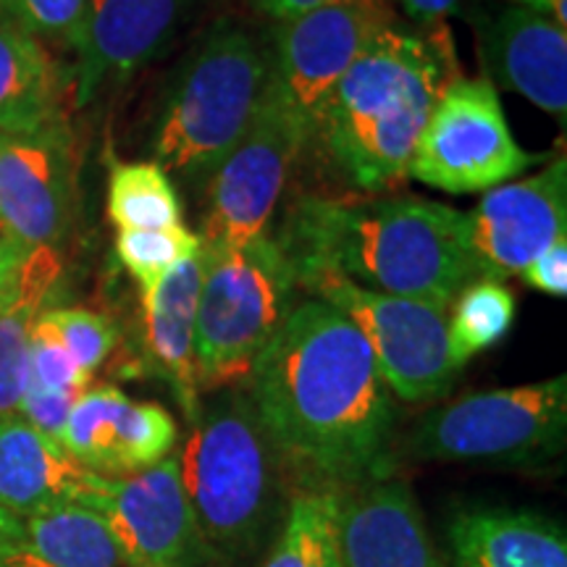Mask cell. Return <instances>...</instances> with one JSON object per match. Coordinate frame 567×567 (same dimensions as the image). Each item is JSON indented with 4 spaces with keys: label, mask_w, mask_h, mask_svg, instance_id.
Wrapping results in <instances>:
<instances>
[{
    "label": "cell",
    "mask_w": 567,
    "mask_h": 567,
    "mask_svg": "<svg viewBox=\"0 0 567 567\" xmlns=\"http://www.w3.org/2000/svg\"><path fill=\"white\" fill-rule=\"evenodd\" d=\"M250 402L281 463L316 486L368 481L394 434V396L350 318L297 300L252 365Z\"/></svg>",
    "instance_id": "cell-1"
},
{
    "label": "cell",
    "mask_w": 567,
    "mask_h": 567,
    "mask_svg": "<svg viewBox=\"0 0 567 567\" xmlns=\"http://www.w3.org/2000/svg\"><path fill=\"white\" fill-rule=\"evenodd\" d=\"M295 284L337 274L373 292L450 310L476 279L463 210L417 195H302L274 234Z\"/></svg>",
    "instance_id": "cell-2"
},
{
    "label": "cell",
    "mask_w": 567,
    "mask_h": 567,
    "mask_svg": "<svg viewBox=\"0 0 567 567\" xmlns=\"http://www.w3.org/2000/svg\"><path fill=\"white\" fill-rule=\"evenodd\" d=\"M457 80L463 76L446 24L408 27L392 19L331 92L310 145L347 187L386 195L410 179L423 126Z\"/></svg>",
    "instance_id": "cell-3"
},
{
    "label": "cell",
    "mask_w": 567,
    "mask_h": 567,
    "mask_svg": "<svg viewBox=\"0 0 567 567\" xmlns=\"http://www.w3.org/2000/svg\"><path fill=\"white\" fill-rule=\"evenodd\" d=\"M268 51L245 24L213 21L189 48L153 122V163L205 189L250 130L266 95Z\"/></svg>",
    "instance_id": "cell-4"
},
{
    "label": "cell",
    "mask_w": 567,
    "mask_h": 567,
    "mask_svg": "<svg viewBox=\"0 0 567 567\" xmlns=\"http://www.w3.org/2000/svg\"><path fill=\"white\" fill-rule=\"evenodd\" d=\"M279 465L250 394L229 389L200 410L179 452L197 544L221 559L250 555L274 515Z\"/></svg>",
    "instance_id": "cell-5"
},
{
    "label": "cell",
    "mask_w": 567,
    "mask_h": 567,
    "mask_svg": "<svg viewBox=\"0 0 567 567\" xmlns=\"http://www.w3.org/2000/svg\"><path fill=\"white\" fill-rule=\"evenodd\" d=\"M297 302V284L271 231L231 250H205L195 318V371L203 392L247 384Z\"/></svg>",
    "instance_id": "cell-6"
},
{
    "label": "cell",
    "mask_w": 567,
    "mask_h": 567,
    "mask_svg": "<svg viewBox=\"0 0 567 567\" xmlns=\"http://www.w3.org/2000/svg\"><path fill=\"white\" fill-rule=\"evenodd\" d=\"M567 375L488 389L431 410L415 425L410 450L434 463L542 465L563 455Z\"/></svg>",
    "instance_id": "cell-7"
},
{
    "label": "cell",
    "mask_w": 567,
    "mask_h": 567,
    "mask_svg": "<svg viewBox=\"0 0 567 567\" xmlns=\"http://www.w3.org/2000/svg\"><path fill=\"white\" fill-rule=\"evenodd\" d=\"M297 289L350 318L396 400L429 402L455 384L460 368L450 352L446 308L373 292L337 274H310L297 281Z\"/></svg>",
    "instance_id": "cell-8"
},
{
    "label": "cell",
    "mask_w": 567,
    "mask_h": 567,
    "mask_svg": "<svg viewBox=\"0 0 567 567\" xmlns=\"http://www.w3.org/2000/svg\"><path fill=\"white\" fill-rule=\"evenodd\" d=\"M549 158L515 140L492 82L457 80L423 126L410 176L439 193L473 195L513 182Z\"/></svg>",
    "instance_id": "cell-9"
},
{
    "label": "cell",
    "mask_w": 567,
    "mask_h": 567,
    "mask_svg": "<svg viewBox=\"0 0 567 567\" xmlns=\"http://www.w3.org/2000/svg\"><path fill=\"white\" fill-rule=\"evenodd\" d=\"M392 19L389 0H334L302 17L276 21L266 48V95L292 118L308 145L331 92Z\"/></svg>",
    "instance_id": "cell-10"
},
{
    "label": "cell",
    "mask_w": 567,
    "mask_h": 567,
    "mask_svg": "<svg viewBox=\"0 0 567 567\" xmlns=\"http://www.w3.org/2000/svg\"><path fill=\"white\" fill-rule=\"evenodd\" d=\"M308 137L264 95L258 116L239 145L205 184L200 243L205 250H231L271 229L289 176L308 151Z\"/></svg>",
    "instance_id": "cell-11"
},
{
    "label": "cell",
    "mask_w": 567,
    "mask_h": 567,
    "mask_svg": "<svg viewBox=\"0 0 567 567\" xmlns=\"http://www.w3.org/2000/svg\"><path fill=\"white\" fill-rule=\"evenodd\" d=\"M463 239L476 279L507 281L542 252L567 239V161L520 182L488 189L473 210H463Z\"/></svg>",
    "instance_id": "cell-12"
},
{
    "label": "cell",
    "mask_w": 567,
    "mask_h": 567,
    "mask_svg": "<svg viewBox=\"0 0 567 567\" xmlns=\"http://www.w3.org/2000/svg\"><path fill=\"white\" fill-rule=\"evenodd\" d=\"M76 502L101 515L126 567H182L197 547L179 455L132 476L90 473Z\"/></svg>",
    "instance_id": "cell-13"
},
{
    "label": "cell",
    "mask_w": 567,
    "mask_h": 567,
    "mask_svg": "<svg viewBox=\"0 0 567 567\" xmlns=\"http://www.w3.org/2000/svg\"><path fill=\"white\" fill-rule=\"evenodd\" d=\"M74 221V153L63 124L34 134L0 132V231L21 250L66 239Z\"/></svg>",
    "instance_id": "cell-14"
},
{
    "label": "cell",
    "mask_w": 567,
    "mask_h": 567,
    "mask_svg": "<svg viewBox=\"0 0 567 567\" xmlns=\"http://www.w3.org/2000/svg\"><path fill=\"white\" fill-rule=\"evenodd\" d=\"M176 417L158 402H137L118 386H87L76 396L61 446L84 471L105 478L132 476L174 455Z\"/></svg>",
    "instance_id": "cell-15"
},
{
    "label": "cell",
    "mask_w": 567,
    "mask_h": 567,
    "mask_svg": "<svg viewBox=\"0 0 567 567\" xmlns=\"http://www.w3.org/2000/svg\"><path fill=\"white\" fill-rule=\"evenodd\" d=\"M476 32L486 80L502 90L517 92L565 124L567 30L505 0L481 13Z\"/></svg>",
    "instance_id": "cell-16"
},
{
    "label": "cell",
    "mask_w": 567,
    "mask_h": 567,
    "mask_svg": "<svg viewBox=\"0 0 567 567\" xmlns=\"http://www.w3.org/2000/svg\"><path fill=\"white\" fill-rule=\"evenodd\" d=\"M339 557L342 567H444L413 492L396 478L339 492Z\"/></svg>",
    "instance_id": "cell-17"
},
{
    "label": "cell",
    "mask_w": 567,
    "mask_h": 567,
    "mask_svg": "<svg viewBox=\"0 0 567 567\" xmlns=\"http://www.w3.org/2000/svg\"><path fill=\"white\" fill-rule=\"evenodd\" d=\"M189 0H90L80 42V103L126 80L172 40Z\"/></svg>",
    "instance_id": "cell-18"
},
{
    "label": "cell",
    "mask_w": 567,
    "mask_h": 567,
    "mask_svg": "<svg viewBox=\"0 0 567 567\" xmlns=\"http://www.w3.org/2000/svg\"><path fill=\"white\" fill-rule=\"evenodd\" d=\"M203 284V250L184 260L153 292L142 295V339L153 371L172 386L189 423L200 415L195 371V318Z\"/></svg>",
    "instance_id": "cell-19"
},
{
    "label": "cell",
    "mask_w": 567,
    "mask_h": 567,
    "mask_svg": "<svg viewBox=\"0 0 567 567\" xmlns=\"http://www.w3.org/2000/svg\"><path fill=\"white\" fill-rule=\"evenodd\" d=\"M450 547L455 567H567L565 528L534 509H460Z\"/></svg>",
    "instance_id": "cell-20"
},
{
    "label": "cell",
    "mask_w": 567,
    "mask_h": 567,
    "mask_svg": "<svg viewBox=\"0 0 567 567\" xmlns=\"http://www.w3.org/2000/svg\"><path fill=\"white\" fill-rule=\"evenodd\" d=\"M90 471L21 415L0 417V509L30 517L80 499Z\"/></svg>",
    "instance_id": "cell-21"
},
{
    "label": "cell",
    "mask_w": 567,
    "mask_h": 567,
    "mask_svg": "<svg viewBox=\"0 0 567 567\" xmlns=\"http://www.w3.org/2000/svg\"><path fill=\"white\" fill-rule=\"evenodd\" d=\"M122 555L95 509L80 502L21 517L0 542V567H122Z\"/></svg>",
    "instance_id": "cell-22"
},
{
    "label": "cell",
    "mask_w": 567,
    "mask_h": 567,
    "mask_svg": "<svg viewBox=\"0 0 567 567\" xmlns=\"http://www.w3.org/2000/svg\"><path fill=\"white\" fill-rule=\"evenodd\" d=\"M61 71L38 40L0 19V132L34 134L63 124Z\"/></svg>",
    "instance_id": "cell-23"
},
{
    "label": "cell",
    "mask_w": 567,
    "mask_h": 567,
    "mask_svg": "<svg viewBox=\"0 0 567 567\" xmlns=\"http://www.w3.org/2000/svg\"><path fill=\"white\" fill-rule=\"evenodd\" d=\"M61 274L59 250L38 247L21 264L17 292L0 310V417L19 415L21 396L30 384V347L38 316L45 310Z\"/></svg>",
    "instance_id": "cell-24"
},
{
    "label": "cell",
    "mask_w": 567,
    "mask_h": 567,
    "mask_svg": "<svg viewBox=\"0 0 567 567\" xmlns=\"http://www.w3.org/2000/svg\"><path fill=\"white\" fill-rule=\"evenodd\" d=\"M337 486L308 484L289 502L264 567H342Z\"/></svg>",
    "instance_id": "cell-25"
},
{
    "label": "cell",
    "mask_w": 567,
    "mask_h": 567,
    "mask_svg": "<svg viewBox=\"0 0 567 567\" xmlns=\"http://www.w3.org/2000/svg\"><path fill=\"white\" fill-rule=\"evenodd\" d=\"M105 210L118 231L184 226V205L176 184L153 161L116 163L111 168Z\"/></svg>",
    "instance_id": "cell-26"
},
{
    "label": "cell",
    "mask_w": 567,
    "mask_h": 567,
    "mask_svg": "<svg viewBox=\"0 0 567 567\" xmlns=\"http://www.w3.org/2000/svg\"><path fill=\"white\" fill-rule=\"evenodd\" d=\"M446 337L455 365L463 368L481 352L492 350L513 331L517 300L505 281L473 279L450 305Z\"/></svg>",
    "instance_id": "cell-27"
},
{
    "label": "cell",
    "mask_w": 567,
    "mask_h": 567,
    "mask_svg": "<svg viewBox=\"0 0 567 567\" xmlns=\"http://www.w3.org/2000/svg\"><path fill=\"white\" fill-rule=\"evenodd\" d=\"M203 250L200 237L187 226L174 229H126L116 234V255L137 281L140 297L153 292L158 284L184 260Z\"/></svg>",
    "instance_id": "cell-28"
},
{
    "label": "cell",
    "mask_w": 567,
    "mask_h": 567,
    "mask_svg": "<svg viewBox=\"0 0 567 567\" xmlns=\"http://www.w3.org/2000/svg\"><path fill=\"white\" fill-rule=\"evenodd\" d=\"M90 0H0V19L40 42L80 51Z\"/></svg>",
    "instance_id": "cell-29"
},
{
    "label": "cell",
    "mask_w": 567,
    "mask_h": 567,
    "mask_svg": "<svg viewBox=\"0 0 567 567\" xmlns=\"http://www.w3.org/2000/svg\"><path fill=\"white\" fill-rule=\"evenodd\" d=\"M40 321L59 337L84 373L95 375L116 347V326L109 316L87 308H45Z\"/></svg>",
    "instance_id": "cell-30"
},
{
    "label": "cell",
    "mask_w": 567,
    "mask_h": 567,
    "mask_svg": "<svg viewBox=\"0 0 567 567\" xmlns=\"http://www.w3.org/2000/svg\"><path fill=\"white\" fill-rule=\"evenodd\" d=\"M90 375L76 365L66 347L59 342V337L48 329L45 323H34L32 347H30V384L45 389V392L61 394H82L90 386Z\"/></svg>",
    "instance_id": "cell-31"
},
{
    "label": "cell",
    "mask_w": 567,
    "mask_h": 567,
    "mask_svg": "<svg viewBox=\"0 0 567 567\" xmlns=\"http://www.w3.org/2000/svg\"><path fill=\"white\" fill-rule=\"evenodd\" d=\"M76 396L80 394L45 392V389L27 386L24 396H21L19 415L30 425H34V429L42 431L45 436L61 442L63 425H66V417L71 413V408H74Z\"/></svg>",
    "instance_id": "cell-32"
},
{
    "label": "cell",
    "mask_w": 567,
    "mask_h": 567,
    "mask_svg": "<svg viewBox=\"0 0 567 567\" xmlns=\"http://www.w3.org/2000/svg\"><path fill=\"white\" fill-rule=\"evenodd\" d=\"M520 279L536 292L563 300L567 295V239H559L547 252L538 255L534 264L520 274Z\"/></svg>",
    "instance_id": "cell-33"
},
{
    "label": "cell",
    "mask_w": 567,
    "mask_h": 567,
    "mask_svg": "<svg viewBox=\"0 0 567 567\" xmlns=\"http://www.w3.org/2000/svg\"><path fill=\"white\" fill-rule=\"evenodd\" d=\"M415 27H439L463 11L465 0H392Z\"/></svg>",
    "instance_id": "cell-34"
},
{
    "label": "cell",
    "mask_w": 567,
    "mask_h": 567,
    "mask_svg": "<svg viewBox=\"0 0 567 567\" xmlns=\"http://www.w3.org/2000/svg\"><path fill=\"white\" fill-rule=\"evenodd\" d=\"M24 258H27V250H21L19 245H13L9 237L0 234V310L9 305L13 292H17Z\"/></svg>",
    "instance_id": "cell-35"
},
{
    "label": "cell",
    "mask_w": 567,
    "mask_h": 567,
    "mask_svg": "<svg viewBox=\"0 0 567 567\" xmlns=\"http://www.w3.org/2000/svg\"><path fill=\"white\" fill-rule=\"evenodd\" d=\"M326 3H334V0H252L255 11L264 13L266 19L287 21L295 17H302V13L321 9Z\"/></svg>",
    "instance_id": "cell-36"
},
{
    "label": "cell",
    "mask_w": 567,
    "mask_h": 567,
    "mask_svg": "<svg viewBox=\"0 0 567 567\" xmlns=\"http://www.w3.org/2000/svg\"><path fill=\"white\" fill-rule=\"evenodd\" d=\"M507 3L523 6V9L538 13V17L555 21L557 27L567 30V0H507Z\"/></svg>",
    "instance_id": "cell-37"
},
{
    "label": "cell",
    "mask_w": 567,
    "mask_h": 567,
    "mask_svg": "<svg viewBox=\"0 0 567 567\" xmlns=\"http://www.w3.org/2000/svg\"><path fill=\"white\" fill-rule=\"evenodd\" d=\"M19 526H21V517H13L11 513H6V509H0V542L9 538L11 534H17Z\"/></svg>",
    "instance_id": "cell-38"
},
{
    "label": "cell",
    "mask_w": 567,
    "mask_h": 567,
    "mask_svg": "<svg viewBox=\"0 0 567 567\" xmlns=\"http://www.w3.org/2000/svg\"><path fill=\"white\" fill-rule=\"evenodd\" d=\"M0 234H3V231H0Z\"/></svg>",
    "instance_id": "cell-39"
}]
</instances>
